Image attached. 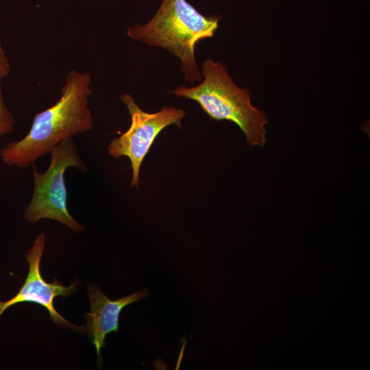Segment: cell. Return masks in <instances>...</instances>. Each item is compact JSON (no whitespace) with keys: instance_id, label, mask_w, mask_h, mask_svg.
Wrapping results in <instances>:
<instances>
[{"instance_id":"1","label":"cell","mask_w":370,"mask_h":370,"mask_svg":"<svg viewBox=\"0 0 370 370\" xmlns=\"http://www.w3.org/2000/svg\"><path fill=\"white\" fill-rule=\"evenodd\" d=\"M91 75L71 70L64 79L60 99L51 107L37 113L28 133L6 145L0 151L4 164L29 168L62 140L90 131L93 126L88 97Z\"/></svg>"},{"instance_id":"2","label":"cell","mask_w":370,"mask_h":370,"mask_svg":"<svg viewBox=\"0 0 370 370\" xmlns=\"http://www.w3.org/2000/svg\"><path fill=\"white\" fill-rule=\"evenodd\" d=\"M219 20L217 16L203 15L186 0H162L147 23L130 27L127 35L176 56L186 81L193 84L202 79L195 59L196 47L201 40L213 37Z\"/></svg>"},{"instance_id":"3","label":"cell","mask_w":370,"mask_h":370,"mask_svg":"<svg viewBox=\"0 0 370 370\" xmlns=\"http://www.w3.org/2000/svg\"><path fill=\"white\" fill-rule=\"evenodd\" d=\"M201 75L199 84L192 87L182 85L171 92L177 97L197 101L210 119L234 123L250 146L264 147L268 118L264 111L252 106L249 89L238 87L227 66L210 58L203 63Z\"/></svg>"},{"instance_id":"4","label":"cell","mask_w":370,"mask_h":370,"mask_svg":"<svg viewBox=\"0 0 370 370\" xmlns=\"http://www.w3.org/2000/svg\"><path fill=\"white\" fill-rule=\"evenodd\" d=\"M49 154L50 163L45 172L39 173L35 164L32 166L33 194L24 210L23 219L32 223L44 219H51L74 232H82L85 230L84 227L71 215L67 208L64 173L69 167L85 173L86 164L73 138L60 142Z\"/></svg>"},{"instance_id":"5","label":"cell","mask_w":370,"mask_h":370,"mask_svg":"<svg viewBox=\"0 0 370 370\" xmlns=\"http://www.w3.org/2000/svg\"><path fill=\"white\" fill-rule=\"evenodd\" d=\"M120 99L128 110L131 125L125 133L111 140L107 150L114 158L126 156L130 159L131 186L138 187L140 166L155 139L169 125H176L181 128L186 112L181 108L163 107L158 112L149 113L143 111L129 94H123Z\"/></svg>"},{"instance_id":"6","label":"cell","mask_w":370,"mask_h":370,"mask_svg":"<svg viewBox=\"0 0 370 370\" xmlns=\"http://www.w3.org/2000/svg\"><path fill=\"white\" fill-rule=\"evenodd\" d=\"M45 241V233L39 234L32 246L28 249L25 258L29 264V271L25 281L13 297L5 301L0 299V318L8 308L15 304L33 302L47 310L51 319L58 325L83 333L82 326L74 325L64 319L56 310L53 305L56 297H67L74 293L77 286L76 281H73L70 286H65L57 280L51 283L47 282L40 274V264Z\"/></svg>"},{"instance_id":"7","label":"cell","mask_w":370,"mask_h":370,"mask_svg":"<svg viewBox=\"0 0 370 370\" xmlns=\"http://www.w3.org/2000/svg\"><path fill=\"white\" fill-rule=\"evenodd\" d=\"M90 312L86 316L84 332L95 347L97 367H102L101 349L106 347L108 334L119 330V315L123 308L149 295L146 289L134 292L119 299H110L98 286L88 285Z\"/></svg>"},{"instance_id":"8","label":"cell","mask_w":370,"mask_h":370,"mask_svg":"<svg viewBox=\"0 0 370 370\" xmlns=\"http://www.w3.org/2000/svg\"><path fill=\"white\" fill-rule=\"evenodd\" d=\"M2 79L0 77V138L12 132L16 123L13 114L4 102L1 91Z\"/></svg>"},{"instance_id":"9","label":"cell","mask_w":370,"mask_h":370,"mask_svg":"<svg viewBox=\"0 0 370 370\" xmlns=\"http://www.w3.org/2000/svg\"><path fill=\"white\" fill-rule=\"evenodd\" d=\"M10 64L3 49L0 34V77L3 78L10 74Z\"/></svg>"}]
</instances>
